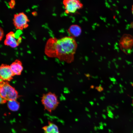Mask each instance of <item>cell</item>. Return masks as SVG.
Wrapping results in <instances>:
<instances>
[{
    "mask_svg": "<svg viewBox=\"0 0 133 133\" xmlns=\"http://www.w3.org/2000/svg\"><path fill=\"white\" fill-rule=\"evenodd\" d=\"M77 45L74 37L65 36L60 39L51 37L47 41L44 52L48 57L55 58L67 63L73 62Z\"/></svg>",
    "mask_w": 133,
    "mask_h": 133,
    "instance_id": "6da1fadb",
    "label": "cell"
},
{
    "mask_svg": "<svg viewBox=\"0 0 133 133\" xmlns=\"http://www.w3.org/2000/svg\"><path fill=\"white\" fill-rule=\"evenodd\" d=\"M0 81V97L8 101L16 100L19 97L17 91L8 81Z\"/></svg>",
    "mask_w": 133,
    "mask_h": 133,
    "instance_id": "7a4b0ae2",
    "label": "cell"
},
{
    "mask_svg": "<svg viewBox=\"0 0 133 133\" xmlns=\"http://www.w3.org/2000/svg\"><path fill=\"white\" fill-rule=\"evenodd\" d=\"M41 101L45 109L50 113L56 108L59 103L56 95L50 92L44 94Z\"/></svg>",
    "mask_w": 133,
    "mask_h": 133,
    "instance_id": "3957f363",
    "label": "cell"
},
{
    "mask_svg": "<svg viewBox=\"0 0 133 133\" xmlns=\"http://www.w3.org/2000/svg\"><path fill=\"white\" fill-rule=\"evenodd\" d=\"M29 21L28 17L23 12L14 14L13 19L14 26L16 29L19 30H22L28 28Z\"/></svg>",
    "mask_w": 133,
    "mask_h": 133,
    "instance_id": "277c9868",
    "label": "cell"
},
{
    "mask_svg": "<svg viewBox=\"0 0 133 133\" xmlns=\"http://www.w3.org/2000/svg\"><path fill=\"white\" fill-rule=\"evenodd\" d=\"M65 13H73L82 8L83 4L78 0H64L63 1Z\"/></svg>",
    "mask_w": 133,
    "mask_h": 133,
    "instance_id": "5b68a950",
    "label": "cell"
},
{
    "mask_svg": "<svg viewBox=\"0 0 133 133\" xmlns=\"http://www.w3.org/2000/svg\"><path fill=\"white\" fill-rule=\"evenodd\" d=\"M22 38L18 36L16 33L10 31L6 34L4 43L5 45L15 48L17 47L22 42Z\"/></svg>",
    "mask_w": 133,
    "mask_h": 133,
    "instance_id": "8992f818",
    "label": "cell"
},
{
    "mask_svg": "<svg viewBox=\"0 0 133 133\" xmlns=\"http://www.w3.org/2000/svg\"><path fill=\"white\" fill-rule=\"evenodd\" d=\"M10 65L2 64L0 66V80L9 81L11 80L14 76Z\"/></svg>",
    "mask_w": 133,
    "mask_h": 133,
    "instance_id": "52a82bcc",
    "label": "cell"
},
{
    "mask_svg": "<svg viewBox=\"0 0 133 133\" xmlns=\"http://www.w3.org/2000/svg\"><path fill=\"white\" fill-rule=\"evenodd\" d=\"M11 68L14 75H20L23 69L22 64L18 59L15 60L10 65Z\"/></svg>",
    "mask_w": 133,
    "mask_h": 133,
    "instance_id": "ba28073f",
    "label": "cell"
},
{
    "mask_svg": "<svg viewBox=\"0 0 133 133\" xmlns=\"http://www.w3.org/2000/svg\"><path fill=\"white\" fill-rule=\"evenodd\" d=\"M68 32L70 36L73 37H76L80 35L82 29L79 26L76 24L73 25L69 27Z\"/></svg>",
    "mask_w": 133,
    "mask_h": 133,
    "instance_id": "9c48e42d",
    "label": "cell"
},
{
    "mask_svg": "<svg viewBox=\"0 0 133 133\" xmlns=\"http://www.w3.org/2000/svg\"><path fill=\"white\" fill-rule=\"evenodd\" d=\"M45 133H60L58 126L53 123L49 121L47 126L42 128Z\"/></svg>",
    "mask_w": 133,
    "mask_h": 133,
    "instance_id": "30bf717a",
    "label": "cell"
},
{
    "mask_svg": "<svg viewBox=\"0 0 133 133\" xmlns=\"http://www.w3.org/2000/svg\"><path fill=\"white\" fill-rule=\"evenodd\" d=\"M7 106L10 110L16 111L18 110L20 106V103L16 100L8 101Z\"/></svg>",
    "mask_w": 133,
    "mask_h": 133,
    "instance_id": "8fae6325",
    "label": "cell"
},
{
    "mask_svg": "<svg viewBox=\"0 0 133 133\" xmlns=\"http://www.w3.org/2000/svg\"><path fill=\"white\" fill-rule=\"evenodd\" d=\"M16 2L14 0H10L8 3V5L10 8L11 9H13L14 8L16 5Z\"/></svg>",
    "mask_w": 133,
    "mask_h": 133,
    "instance_id": "7c38bea8",
    "label": "cell"
},
{
    "mask_svg": "<svg viewBox=\"0 0 133 133\" xmlns=\"http://www.w3.org/2000/svg\"><path fill=\"white\" fill-rule=\"evenodd\" d=\"M4 35V32L2 28H0V40L1 41L3 38Z\"/></svg>",
    "mask_w": 133,
    "mask_h": 133,
    "instance_id": "4fadbf2b",
    "label": "cell"
},
{
    "mask_svg": "<svg viewBox=\"0 0 133 133\" xmlns=\"http://www.w3.org/2000/svg\"><path fill=\"white\" fill-rule=\"evenodd\" d=\"M7 101L6 99L0 97V103L3 104L6 102Z\"/></svg>",
    "mask_w": 133,
    "mask_h": 133,
    "instance_id": "5bb4252c",
    "label": "cell"
},
{
    "mask_svg": "<svg viewBox=\"0 0 133 133\" xmlns=\"http://www.w3.org/2000/svg\"><path fill=\"white\" fill-rule=\"evenodd\" d=\"M32 14L34 16H36L37 15V13L36 12L34 11L32 13Z\"/></svg>",
    "mask_w": 133,
    "mask_h": 133,
    "instance_id": "9a60e30c",
    "label": "cell"
},
{
    "mask_svg": "<svg viewBox=\"0 0 133 133\" xmlns=\"http://www.w3.org/2000/svg\"><path fill=\"white\" fill-rule=\"evenodd\" d=\"M131 27L133 28V22H132L131 24Z\"/></svg>",
    "mask_w": 133,
    "mask_h": 133,
    "instance_id": "2e32d148",
    "label": "cell"
},
{
    "mask_svg": "<svg viewBox=\"0 0 133 133\" xmlns=\"http://www.w3.org/2000/svg\"><path fill=\"white\" fill-rule=\"evenodd\" d=\"M132 13H133V5L132 6Z\"/></svg>",
    "mask_w": 133,
    "mask_h": 133,
    "instance_id": "e0dca14e",
    "label": "cell"
},
{
    "mask_svg": "<svg viewBox=\"0 0 133 133\" xmlns=\"http://www.w3.org/2000/svg\"></svg>",
    "mask_w": 133,
    "mask_h": 133,
    "instance_id": "ac0fdd59",
    "label": "cell"
}]
</instances>
